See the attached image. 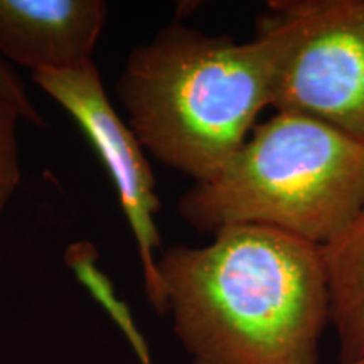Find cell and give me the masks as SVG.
Returning <instances> with one entry per match:
<instances>
[{
  "mask_svg": "<svg viewBox=\"0 0 364 364\" xmlns=\"http://www.w3.org/2000/svg\"><path fill=\"white\" fill-rule=\"evenodd\" d=\"M162 316L191 364H318L331 322L321 247L258 225L157 258Z\"/></svg>",
  "mask_w": 364,
  "mask_h": 364,
  "instance_id": "1",
  "label": "cell"
},
{
  "mask_svg": "<svg viewBox=\"0 0 364 364\" xmlns=\"http://www.w3.org/2000/svg\"><path fill=\"white\" fill-rule=\"evenodd\" d=\"M273 48L172 22L127 58L117 97L127 124L157 161L206 182L247 142L270 107Z\"/></svg>",
  "mask_w": 364,
  "mask_h": 364,
  "instance_id": "2",
  "label": "cell"
},
{
  "mask_svg": "<svg viewBox=\"0 0 364 364\" xmlns=\"http://www.w3.org/2000/svg\"><path fill=\"white\" fill-rule=\"evenodd\" d=\"M364 206V142L302 115L275 112L215 177L182 194L177 211L203 233L238 225L326 247Z\"/></svg>",
  "mask_w": 364,
  "mask_h": 364,
  "instance_id": "3",
  "label": "cell"
},
{
  "mask_svg": "<svg viewBox=\"0 0 364 364\" xmlns=\"http://www.w3.org/2000/svg\"><path fill=\"white\" fill-rule=\"evenodd\" d=\"M257 33L273 48L270 108L364 142V0H273Z\"/></svg>",
  "mask_w": 364,
  "mask_h": 364,
  "instance_id": "4",
  "label": "cell"
},
{
  "mask_svg": "<svg viewBox=\"0 0 364 364\" xmlns=\"http://www.w3.org/2000/svg\"><path fill=\"white\" fill-rule=\"evenodd\" d=\"M31 80L70 113L108 171L134 235L145 294L150 306L162 314L156 257L162 245L156 225L161 201L145 149L129 124L118 115L95 63L76 70L34 71Z\"/></svg>",
  "mask_w": 364,
  "mask_h": 364,
  "instance_id": "5",
  "label": "cell"
},
{
  "mask_svg": "<svg viewBox=\"0 0 364 364\" xmlns=\"http://www.w3.org/2000/svg\"><path fill=\"white\" fill-rule=\"evenodd\" d=\"M107 16L102 0H0V56L31 73L91 65Z\"/></svg>",
  "mask_w": 364,
  "mask_h": 364,
  "instance_id": "6",
  "label": "cell"
},
{
  "mask_svg": "<svg viewBox=\"0 0 364 364\" xmlns=\"http://www.w3.org/2000/svg\"><path fill=\"white\" fill-rule=\"evenodd\" d=\"M331 324L339 341V363L364 359V206L351 225L321 248Z\"/></svg>",
  "mask_w": 364,
  "mask_h": 364,
  "instance_id": "7",
  "label": "cell"
},
{
  "mask_svg": "<svg viewBox=\"0 0 364 364\" xmlns=\"http://www.w3.org/2000/svg\"><path fill=\"white\" fill-rule=\"evenodd\" d=\"M65 262L75 272L76 279L107 309V312L110 314L113 321L124 331V334L129 339L132 348H134L135 354L139 356L140 364H152V361H150L149 346L144 341L139 329H136L129 307H127L125 302H122L117 297L110 279L100 270L98 252L95 248V245H91L90 241H76V243L70 245L65 250Z\"/></svg>",
  "mask_w": 364,
  "mask_h": 364,
  "instance_id": "8",
  "label": "cell"
},
{
  "mask_svg": "<svg viewBox=\"0 0 364 364\" xmlns=\"http://www.w3.org/2000/svg\"><path fill=\"white\" fill-rule=\"evenodd\" d=\"M19 113L0 97V216L21 184L17 122Z\"/></svg>",
  "mask_w": 364,
  "mask_h": 364,
  "instance_id": "9",
  "label": "cell"
},
{
  "mask_svg": "<svg viewBox=\"0 0 364 364\" xmlns=\"http://www.w3.org/2000/svg\"><path fill=\"white\" fill-rule=\"evenodd\" d=\"M0 97H4L16 108L22 120H27L36 127H44L41 113L36 110L33 100L27 95L26 86L17 73L12 70L9 61L0 56Z\"/></svg>",
  "mask_w": 364,
  "mask_h": 364,
  "instance_id": "10",
  "label": "cell"
},
{
  "mask_svg": "<svg viewBox=\"0 0 364 364\" xmlns=\"http://www.w3.org/2000/svg\"><path fill=\"white\" fill-rule=\"evenodd\" d=\"M356 364H364V359H363V361H359V363H356Z\"/></svg>",
  "mask_w": 364,
  "mask_h": 364,
  "instance_id": "11",
  "label": "cell"
}]
</instances>
